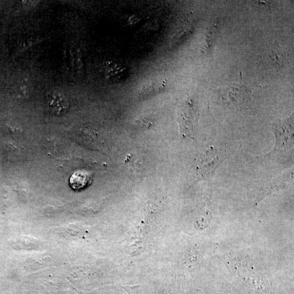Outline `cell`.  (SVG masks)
<instances>
[{
	"mask_svg": "<svg viewBox=\"0 0 294 294\" xmlns=\"http://www.w3.org/2000/svg\"><path fill=\"white\" fill-rule=\"evenodd\" d=\"M48 102L54 113L61 114L65 112L68 108L67 97L60 93L52 92L48 95Z\"/></svg>",
	"mask_w": 294,
	"mask_h": 294,
	"instance_id": "3957f363",
	"label": "cell"
},
{
	"mask_svg": "<svg viewBox=\"0 0 294 294\" xmlns=\"http://www.w3.org/2000/svg\"><path fill=\"white\" fill-rule=\"evenodd\" d=\"M106 71V77L115 83L126 79L127 69L119 64L109 62Z\"/></svg>",
	"mask_w": 294,
	"mask_h": 294,
	"instance_id": "5b68a950",
	"label": "cell"
},
{
	"mask_svg": "<svg viewBox=\"0 0 294 294\" xmlns=\"http://www.w3.org/2000/svg\"><path fill=\"white\" fill-rule=\"evenodd\" d=\"M91 177L90 174L79 171L71 175L69 179V184L73 189L79 191L81 190L90 184Z\"/></svg>",
	"mask_w": 294,
	"mask_h": 294,
	"instance_id": "277c9868",
	"label": "cell"
},
{
	"mask_svg": "<svg viewBox=\"0 0 294 294\" xmlns=\"http://www.w3.org/2000/svg\"><path fill=\"white\" fill-rule=\"evenodd\" d=\"M293 115L286 120H280L273 125V130L276 138V149L286 147L290 141L293 140Z\"/></svg>",
	"mask_w": 294,
	"mask_h": 294,
	"instance_id": "6da1fadb",
	"label": "cell"
},
{
	"mask_svg": "<svg viewBox=\"0 0 294 294\" xmlns=\"http://www.w3.org/2000/svg\"><path fill=\"white\" fill-rule=\"evenodd\" d=\"M264 65L274 71L279 72L283 69L285 62H287L283 49H272L266 56H264Z\"/></svg>",
	"mask_w": 294,
	"mask_h": 294,
	"instance_id": "7a4b0ae2",
	"label": "cell"
}]
</instances>
